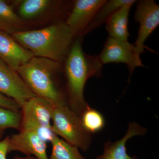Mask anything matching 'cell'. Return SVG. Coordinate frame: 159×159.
<instances>
[{
  "label": "cell",
  "mask_w": 159,
  "mask_h": 159,
  "mask_svg": "<svg viewBox=\"0 0 159 159\" xmlns=\"http://www.w3.org/2000/svg\"><path fill=\"white\" fill-rule=\"evenodd\" d=\"M51 129L57 136L84 152L90 148L92 134L84 127L80 117L68 106L55 107Z\"/></svg>",
  "instance_id": "277c9868"
},
{
  "label": "cell",
  "mask_w": 159,
  "mask_h": 159,
  "mask_svg": "<svg viewBox=\"0 0 159 159\" xmlns=\"http://www.w3.org/2000/svg\"><path fill=\"white\" fill-rule=\"evenodd\" d=\"M136 2L132 0L121 6L109 18L106 22V29L109 37L128 40L129 36L128 29L129 15L131 8Z\"/></svg>",
  "instance_id": "5bb4252c"
},
{
  "label": "cell",
  "mask_w": 159,
  "mask_h": 159,
  "mask_svg": "<svg viewBox=\"0 0 159 159\" xmlns=\"http://www.w3.org/2000/svg\"><path fill=\"white\" fill-rule=\"evenodd\" d=\"M132 1V0H106L105 2L97 11L89 25L84 31L83 37L106 23L109 18L117 9Z\"/></svg>",
  "instance_id": "2e32d148"
},
{
  "label": "cell",
  "mask_w": 159,
  "mask_h": 159,
  "mask_svg": "<svg viewBox=\"0 0 159 159\" xmlns=\"http://www.w3.org/2000/svg\"><path fill=\"white\" fill-rule=\"evenodd\" d=\"M62 71L61 64L34 56L16 72L36 97L48 100L55 107H61L68 105L66 93L59 79Z\"/></svg>",
  "instance_id": "3957f363"
},
{
  "label": "cell",
  "mask_w": 159,
  "mask_h": 159,
  "mask_svg": "<svg viewBox=\"0 0 159 159\" xmlns=\"http://www.w3.org/2000/svg\"><path fill=\"white\" fill-rule=\"evenodd\" d=\"M147 129L138 122H129L126 133L122 139L115 142L108 140L103 145V153L95 159H139L136 156H130L127 153L126 143L131 138L137 136H145Z\"/></svg>",
  "instance_id": "4fadbf2b"
},
{
  "label": "cell",
  "mask_w": 159,
  "mask_h": 159,
  "mask_svg": "<svg viewBox=\"0 0 159 159\" xmlns=\"http://www.w3.org/2000/svg\"><path fill=\"white\" fill-rule=\"evenodd\" d=\"M55 107L50 101L41 97L29 99L21 109V129L34 131L45 142H51L55 134L51 129L52 114Z\"/></svg>",
  "instance_id": "5b68a950"
},
{
  "label": "cell",
  "mask_w": 159,
  "mask_h": 159,
  "mask_svg": "<svg viewBox=\"0 0 159 159\" xmlns=\"http://www.w3.org/2000/svg\"><path fill=\"white\" fill-rule=\"evenodd\" d=\"M0 107L13 111H20L21 107L14 99L0 92Z\"/></svg>",
  "instance_id": "ffe728a7"
},
{
  "label": "cell",
  "mask_w": 159,
  "mask_h": 159,
  "mask_svg": "<svg viewBox=\"0 0 159 159\" xmlns=\"http://www.w3.org/2000/svg\"><path fill=\"white\" fill-rule=\"evenodd\" d=\"M9 136H8L2 141H0V159H7V154L9 152Z\"/></svg>",
  "instance_id": "44dd1931"
},
{
  "label": "cell",
  "mask_w": 159,
  "mask_h": 159,
  "mask_svg": "<svg viewBox=\"0 0 159 159\" xmlns=\"http://www.w3.org/2000/svg\"><path fill=\"white\" fill-rule=\"evenodd\" d=\"M105 1L106 0L73 1L70 11L65 23L70 29L75 38L77 36H82L84 31Z\"/></svg>",
  "instance_id": "30bf717a"
},
{
  "label": "cell",
  "mask_w": 159,
  "mask_h": 159,
  "mask_svg": "<svg viewBox=\"0 0 159 159\" xmlns=\"http://www.w3.org/2000/svg\"><path fill=\"white\" fill-rule=\"evenodd\" d=\"M11 36L35 57L48 58L62 65L75 39L64 21L38 30L16 32Z\"/></svg>",
  "instance_id": "7a4b0ae2"
},
{
  "label": "cell",
  "mask_w": 159,
  "mask_h": 159,
  "mask_svg": "<svg viewBox=\"0 0 159 159\" xmlns=\"http://www.w3.org/2000/svg\"><path fill=\"white\" fill-rule=\"evenodd\" d=\"M46 142L34 131L21 129L18 134L9 136V152L19 151L27 156L34 155L38 159H49Z\"/></svg>",
  "instance_id": "8fae6325"
},
{
  "label": "cell",
  "mask_w": 159,
  "mask_h": 159,
  "mask_svg": "<svg viewBox=\"0 0 159 159\" xmlns=\"http://www.w3.org/2000/svg\"><path fill=\"white\" fill-rule=\"evenodd\" d=\"M17 14L26 23L43 21L49 18L56 22L65 21L70 11L73 1L57 0H23L16 2Z\"/></svg>",
  "instance_id": "8992f818"
},
{
  "label": "cell",
  "mask_w": 159,
  "mask_h": 159,
  "mask_svg": "<svg viewBox=\"0 0 159 159\" xmlns=\"http://www.w3.org/2000/svg\"><path fill=\"white\" fill-rule=\"evenodd\" d=\"M84 127L92 134L102 130L105 125L103 115L99 111L89 107L80 117Z\"/></svg>",
  "instance_id": "ac0fdd59"
},
{
  "label": "cell",
  "mask_w": 159,
  "mask_h": 159,
  "mask_svg": "<svg viewBox=\"0 0 159 159\" xmlns=\"http://www.w3.org/2000/svg\"><path fill=\"white\" fill-rule=\"evenodd\" d=\"M34 57L11 35L0 31V58L15 71Z\"/></svg>",
  "instance_id": "7c38bea8"
},
{
  "label": "cell",
  "mask_w": 159,
  "mask_h": 159,
  "mask_svg": "<svg viewBox=\"0 0 159 159\" xmlns=\"http://www.w3.org/2000/svg\"><path fill=\"white\" fill-rule=\"evenodd\" d=\"M52 152L49 159H85L79 149L54 134L51 141Z\"/></svg>",
  "instance_id": "e0dca14e"
},
{
  "label": "cell",
  "mask_w": 159,
  "mask_h": 159,
  "mask_svg": "<svg viewBox=\"0 0 159 159\" xmlns=\"http://www.w3.org/2000/svg\"><path fill=\"white\" fill-rule=\"evenodd\" d=\"M134 20L139 24L138 37L134 44L140 54L145 51V43L159 25V6L154 0L137 3Z\"/></svg>",
  "instance_id": "ba28073f"
},
{
  "label": "cell",
  "mask_w": 159,
  "mask_h": 159,
  "mask_svg": "<svg viewBox=\"0 0 159 159\" xmlns=\"http://www.w3.org/2000/svg\"><path fill=\"white\" fill-rule=\"evenodd\" d=\"M12 159H38L37 158L35 157L31 156H27L26 157H20L19 156H16L13 157Z\"/></svg>",
  "instance_id": "7402d4cb"
},
{
  "label": "cell",
  "mask_w": 159,
  "mask_h": 159,
  "mask_svg": "<svg viewBox=\"0 0 159 159\" xmlns=\"http://www.w3.org/2000/svg\"><path fill=\"white\" fill-rule=\"evenodd\" d=\"M27 25L15 11L13 6L0 0V31L11 34L26 31Z\"/></svg>",
  "instance_id": "9a60e30c"
},
{
  "label": "cell",
  "mask_w": 159,
  "mask_h": 159,
  "mask_svg": "<svg viewBox=\"0 0 159 159\" xmlns=\"http://www.w3.org/2000/svg\"><path fill=\"white\" fill-rule=\"evenodd\" d=\"M0 92L15 100L21 108L28 100L36 97L17 72L1 58Z\"/></svg>",
  "instance_id": "9c48e42d"
},
{
  "label": "cell",
  "mask_w": 159,
  "mask_h": 159,
  "mask_svg": "<svg viewBox=\"0 0 159 159\" xmlns=\"http://www.w3.org/2000/svg\"><path fill=\"white\" fill-rule=\"evenodd\" d=\"M4 131L5 130H2V129H0V139H2L3 135H4Z\"/></svg>",
  "instance_id": "603a6c76"
},
{
  "label": "cell",
  "mask_w": 159,
  "mask_h": 159,
  "mask_svg": "<svg viewBox=\"0 0 159 159\" xmlns=\"http://www.w3.org/2000/svg\"><path fill=\"white\" fill-rule=\"evenodd\" d=\"M21 113L20 111H13L0 107V129L12 128L20 130Z\"/></svg>",
  "instance_id": "d6986e66"
},
{
  "label": "cell",
  "mask_w": 159,
  "mask_h": 159,
  "mask_svg": "<svg viewBox=\"0 0 159 159\" xmlns=\"http://www.w3.org/2000/svg\"><path fill=\"white\" fill-rule=\"evenodd\" d=\"M140 55L134 45L128 40L108 37L98 56L103 65L110 63H122L126 65L129 72V80L135 69L144 67Z\"/></svg>",
  "instance_id": "52a82bcc"
},
{
  "label": "cell",
  "mask_w": 159,
  "mask_h": 159,
  "mask_svg": "<svg viewBox=\"0 0 159 159\" xmlns=\"http://www.w3.org/2000/svg\"><path fill=\"white\" fill-rule=\"evenodd\" d=\"M83 39L82 36L74 39L63 64L68 106L80 117L90 107L84 99L86 83L91 77H102L103 67L98 55H90L84 51Z\"/></svg>",
  "instance_id": "6da1fadb"
}]
</instances>
